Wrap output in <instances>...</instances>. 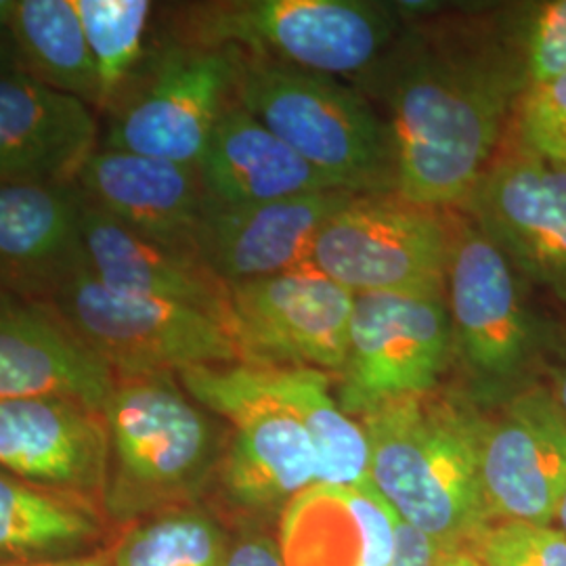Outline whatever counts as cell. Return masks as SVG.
<instances>
[{
	"label": "cell",
	"mask_w": 566,
	"mask_h": 566,
	"mask_svg": "<svg viewBox=\"0 0 566 566\" xmlns=\"http://www.w3.org/2000/svg\"><path fill=\"white\" fill-rule=\"evenodd\" d=\"M256 367L266 388L303 426L315 453V483L343 486L367 483L369 446L364 428L336 403L324 371L283 365Z\"/></svg>",
	"instance_id": "obj_25"
},
{
	"label": "cell",
	"mask_w": 566,
	"mask_h": 566,
	"mask_svg": "<svg viewBox=\"0 0 566 566\" xmlns=\"http://www.w3.org/2000/svg\"><path fill=\"white\" fill-rule=\"evenodd\" d=\"M451 224L403 198L357 196L329 219L311 264L348 292L443 294Z\"/></svg>",
	"instance_id": "obj_9"
},
{
	"label": "cell",
	"mask_w": 566,
	"mask_h": 566,
	"mask_svg": "<svg viewBox=\"0 0 566 566\" xmlns=\"http://www.w3.org/2000/svg\"><path fill=\"white\" fill-rule=\"evenodd\" d=\"M554 523H556V526H558V528H560V531L566 535V493L565 497H563V502H560V506H558V512H556Z\"/></svg>",
	"instance_id": "obj_39"
},
{
	"label": "cell",
	"mask_w": 566,
	"mask_h": 566,
	"mask_svg": "<svg viewBox=\"0 0 566 566\" xmlns=\"http://www.w3.org/2000/svg\"><path fill=\"white\" fill-rule=\"evenodd\" d=\"M518 273L566 306V170L518 151L486 170L464 203Z\"/></svg>",
	"instance_id": "obj_14"
},
{
	"label": "cell",
	"mask_w": 566,
	"mask_h": 566,
	"mask_svg": "<svg viewBox=\"0 0 566 566\" xmlns=\"http://www.w3.org/2000/svg\"><path fill=\"white\" fill-rule=\"evenodd\" d=\"M51 303L114 376L243 364L233 329L217 315L193 304L114 290L86 269Z\"/></svg>",
	"instance_id": "obj_6"
},
{
	"label": "cell",
	"mask_w": 566,
	"mask_h": 566,
	"mask_svg": "<svg viewBox=\"0 0 566 566\" xmlns=\"http://www.w3.org/2000/svg\"><path fill=\"white\" fill-rule=\"evenodd\" d=\"M481 481L500 521L554 525L566 493V418L546 388H528L483 422Z\"/></svg>",
	"instance_id": "obj_13"
},
{
	"label": "cell",
	"mask_w": 566,
	"mask_h": 566,
	"mask_svg": "<svg viewBox=\"0 0 566 566\" xmlns=\"http://www.w3.org/2000/svg\"><path fill=\"white\" fill-rule=\"evenodd\" d=\"M76 185L84 202L114 221L200 254L198 242L214 202L198 166L99 147Z\"/></svg>",
	"instance_id": "obj_16"
},
{
	"label": "cell",
	"mask_w": 566,
	"mask_h": 566,
	"mask_svg": "<svg viewBox=\"0 0 566 566\" xmlns=\"http://www.w3.org/2000/svg\"><path fill=\"white\" fill-rule=\"evenodd\" d=\"M518 133L523 151L566 170V76L526 88Z\"/></svg>",
	"instance_id": "obj_31"
},
{
	"label": "cell",
	"mask_w": 566,
	"mask_h": 566,
	"mask_svg": "<svg viewBox=\"0 0 566 566\" xmlns=\"http://www.w3.org/2000/svg\"><path fill=\"white\" fill-rule=\"evenodd\" d=\"M355 198L332 189L256 206L214 203L198 250L227 285L287 273L311 263L322 229Z\"/></svg>",
	"instance_id": "obj_18"
},
{
	"label": "cell",
	"mask_w": 566,
	"mask_h": 566,
	"mask_svg": "<svg viewBox=\"0 0 566 566\" xmlns=\"http://www.w3.org/2000/svg\"><path fill=\"white\" fill-rule=\"evenodd\" d=\"M0 470L102 507L107 474L102 409L70 397L0 401Z\"/></svg>",
	"instance_id": "obj_15"
},
{
	"label": "cell",
	"mask_w": 566,
	"mask_h": 566,
	"mask_svg": "<svg viewBox=\"0 0 566 566\" xmlns=\"http://www.w3.org/2000/svg\"><path fill=\"white\" fill-rule=\"evenodd\" d=\"M552 395H554V399H556V403L560 407V411L565 413L566 418V367L558 374V378H556V385H554V390H552Z\"/></svg>",
	"instance_id": "obj_38"
},
{
	"label": "cell",
	"mask_w": 566,
	"mask_h": 566,
	"mask_svg": "<svg viewBox=\"0 0 566 566\" xmlns=\"http://www.w3.org/2000/svg\"><path fill=\"white\" fill-rule=\"evenodd\" d=\"M472 546L483 566H566V535L554 525L500 521Z\"/></svg>",
	"instance_id": "obj_29"
},
{
	"label": "cell",
	"mask_w": 566,
	"mask_h": 566,
	"mask_svg": "<svg viewBox=\"0 0 566 566\" xmlns=\"http://www.w3.org/2000/svg\"><path fill=\"white\" fill-rule=\"evenodd\" d=\"M177 376L203 409L233 428L221 460V483L231 502L250 510L285 507L315 485L313 446L256 365H196Z\"/></svg>",
	"instance_id": "obj_7"
},
{
	"label": "cell",
	"mask_w": 566,
	"mask_h": 566,
	"mask_svg": "<svg viewBox=\"0 0 566 566\" xmlns=\"http://www.w3.org/2000/svg\"><path fill=\"white\" fill-rule=\"evenodd\" d=\"M439 556L441 552L426 535L399 521L397 547L390 566H437Z\"/></svg>",
	"instance_id": "obj_32"
},
{
	"label": "cell",
	"mask_w": 566,
	"mask_h": 566,
	"mask_svg": "<svg viewBox=\"0 0 566 566\" xmlns=\"http://www.w3.org/2000/svg\"><path fill=\"white\" fill-rule=\"evenodd\" d=\"M399 516L367 481L315 483L283 507V566H390Z\"/></svg>",
	"instance_id": "obj_21"
},
{
	"label": "cell",
	"mask_w": 566,
	"mask_h": 566,
	"mask_svg": "<svg viewBox=\"0 0 566 566\" xmlns=\"http://www.w3.org/2000/svg\"><path fill=\"white\" fill-rule=\"evenodd\" d=\"M397 67L390 91L395 191L424 208L465 203L516 95L526 91L516 53L420 46Z\"/></svg>",
	"instance_id": "obj_1"
},
{
	"label": "cell",
	"mask_w": 566,
	"mask_h": 566,
	"mask_svg": "<svg viewBox=\"0 0 566 566\" xmlns=\"http://www.w3.org/2000/svg\"><path fill=\"white\" fill-rule=\"evenodd\" d=\"M107 474L102 512L122 528L181 506L217 455V428L177 374L116 376L103 407Z\"/></svg>",
	"instance_id": "obj_3"
},
{
	"label": "cell",
	"mask_w": 566,
	"mask_h": 566,
	"mask_svg": "<svg viewBox=\"0 0 566 566\" xmlns=\"http://www.w3.org/2000/svg\"><path fill=\"white\" fill-rule=\"evenodd\" d=\"M235 51L177 42L154 61L105 118L103 149L198 166L235 102Z\"/></svg>",
	"instance_id": "obj_8"
},
{
	"label": "cell",
	"mask_w": 566,
	"mask_h": 566,
	"mask_svg": "<svg viewBox=\"0 0 566 566\" xmlns=\"http://www.w3.org/2000/svg\"><path fill=\"white\" fill-rule=\"evenodd\" d=\"M224 566H283L282 554L266 537H245L229 547Z\"/></svg>",
	"instance_id": "obj_33"
},
{
	"label": "cell",
	"mask_w": 566,
	"mask_h": 566,
	"mask_svg": "<svg viewBox=\"0 0 566 566\" xmlns=\"http://www.w3.org/2000/svg\"><path fill=\"white\" fill-rule=\"evenodd\" d=\"M9 36L20 72L97 112L99 82L74 0H18Z\"/></svg>",
	"instance_id": "obj_26"
},
{
	"label": "cell",
	"mask_w": 566,
	"mask_h": 566,
	"mask_svg": "<svg viewBox=\"0 0 566 566\" xmlns=\"http://www.w3.org/2000/svg\"><path fill=\"white\" fill-rule=\"evenodd\" d=\"M93 55L99 105L107 116L147 63V34L156 4L149 0H74Z\"/></svg>",
	"instance_id": "obj_27"
},
{
	"label": "cell",
	"mask_w": 566,
	"mask_h": 566,
	"mask_svg": "<svg viewBox=\"0 0 566 566\" xmlns=\"http://www.w3.org/2000/svg\"><path fill=\"white\" fill-rule=\"evenodd\" d=\"M451 329L468 364L491 378L521 374L542 346L516 269L479 224H451L447 266Z\"/></svg>",
	"instance_id": "obj_12"
},
{
	"label": "cell",
	"mask_w": 566,
	"mask_h": 566,
	"mask_svg": "<svg viewBox=\"0 0 566 566\" xmlns=\"http://www.w3.org/2000/svg\"><path fill=\"white\" fill-rule=\"evenodd\" d=\"M102 507L0 470V565L63 560L103 549Z\"/></svg>",
	"instance_id": "obj_24"
},
{
	"label": "cell",
	"mask_w": 566,
	"mask_h": 566,
	"mask_svg": "<svg viewBox=\"0 0 566 566\" xmlns=\"http://www.w3.org/2000/svg\"><path fill=\"white\" fill-rule=\"evenodd\" d=\"M114 382L55 304L0 290V401L70 397L103 411Z\"/></svg>",
	"instance_id": "obj_19"
},
{
	"label": "cell",
	"mask_w": 566,
	"mask_h": 566,
	"mask_svg": "<svg viewBox=\"0 0 566 566\" xmlns=\"http://www.w3.org/2000/svg\"><path fill=\"white\" fill-rule=\"evenodd\" d=\"M243 364L343 371L355 294L313 264L229 283Z\"/></svg>",
	"instance_id": "obj_11"
},
{
	"label": "cell",
	"mask_w": 566,
	"mask_h": 566,
	"mask_svg": "<svg viewBox=\"0 0 566 566\" xmlns=\"http://www.w3.org/2000/svg\"><path fill=\"white\" fill-rule=\"evenodd\" d=\"M15 67H18V61H15L11 36L0 39V72H9V70H15Z\"/></svg>",
	"instance_id": "obj_37"
},
{
	"label": "cell",
	"mask_w": 566,
	"mask_h": 566,
	"mask_svg": "<svg viewBox=\"0 0 566 566\" xmlns=\"http://www.w3.org/2000/svg\"><path fill=\"white\" fill-rule=\"evenodd\" d=\"M198 170L219 206H256L338 189L238 102L217 122Z\"/></svg>",
	"instance_id": "obj_23"
},
{
	"label": "cell",
	"mask_w": 566,
	"mask_h": 566,
	"mask_svg": "<svg viewBox=\"0 0 566 566\" xmlns=\"http://www.w3.org/2000/svg\"><path fill=\"white\" fill-rule=\"evenodd\" d=\"M437 566H483L479 560H476V556H472V554H468L464 549H460V552H449V554H441L439 556V563Z\"/></svg>",
	"instance_id": "obj_35"
},
{
	"label": "cell",
	"mask_w": 566,
	"mask_h": 566,
	"mask_svg": "<svg viewBox=\"0 0 566 566\" xmlns=\"http://www.w3.org/2000/svg\"><path fill=\"white\" fill-rule=\"evenodd\" d=\"M0 566H112L107 547L97 549L93 554L84 556H74V558H63V560H42V563H4Z\"/></svg>",
	"instance_id": "obj_34"
},
{
	"label": "cell",
	"mask_w": 566,
	"mask_h": 566,
	"mask_svg": "<svg viewBox=\"0 0 566 566\" xmlns=\"http://www.w3.org/2000/svg\"><path fill=\"white\" fill-rule=\"evenodd\" d=\"M451 317L443 294H357L340 401L346 413L430 392L446 364Z\"/></svg>",
	"instance_id": "obj_10"
},
{
	"label": "cell",
	"mask_w": 566,
	"mask_h": 566,
	"mask_svg": "<svg viewBox=\"0 0 566 566\" xmlns=\"http://www.w3.org/2000/svg\"><path fill=\"white\" fill-rule=\"evenodd\" d=\"M102 133L88 103L18 67L0 72V185L76 182Z\"/></svg>",
	"instance_id": "obj_17"
},
{
	"label": "cell",
	"mask_w": 566,
	"mask_h": 566,
	"mask_svg": "<svg viewBox=\"0 0 566 566\" xmlns=\"http://www.w3.org/2000/svg\"><path fill=\"white\" fill-rule=\"evenodd\" d=\"M179 41L233 46L327 76L355 74L380 57L392 11L361 0H235L185 9Z\"/></svg>",
	"instance_id": "obj_5"
},
{
	"label": "cell",
	"mask_w": 566,
	"mask_h": 566,
	"mask_svg": "<svg viewBox=\"0 0 566 566\" xmlns=\"http://www.w3.org/2000/svg\"><path fill=\"white\" fill-rule=\"evenodd\" d=\"M18 0H0V39L9 36V28L13 21Z\"/></svg>",
	"instance_id": "obj_36"
},
{
	"label": "cell",
	"mask_w": 566,
	"mask_h": 566,
	"mask_svg": "<svg viewBox=\"0 0 566 566\" xmlns=\"http://www.w3.org/2000/svg\"><path fill=\"white\" fill-rule=\"evenodd\" d=\"M233 51V95L245 112L338 189L365 196L395 187L392 135L355 91L327 74Z\"/></svg>",
	"instance_id": "obj_4"
},
{
	"label": "cell",
	"mask_w": 566,
	"mask_h": 566,
	"mask_svg": "<svg viewBox=\"0 0 566 566\" xmlns=\"http://www.w3.org/2000/svg\"><path fill=\"white\" fill-rule=\"evenodd\" d=\"M229 544L219 523L196 507H168L118 528L112 566H224Z\"/></svg>",
	"instance_id": "obj_28"
},
{
	"label": "cell",
	"mask_w": 566,
	"mask_h": 566,
	"mask_svg": "<svg viewBox=\"0 0 566 566\" xmlns=\"http://www.w3.org/2000/svg\"><path fill=\"white\" fill-rule=\"evenodd\" d=\"M82 243L84 269L95 280L120 292L193 304L233 329L229 285L198 252L149 240L86 202Z\"/></svg>",
	"instance_id": "obj_22"
},
{
	"label": "cell",
	"mask_w": 566,
	"mask_h": 566,
	"mask_svg": "<svg viewBox=\"0 0 566 566\" xmlns=\"http://www.w3.org/2000/svg\"><path fill=\"white\" fill-rule=\"evenodd\" d=\"M516 55L526 88L566 76V0L537 2L526 9Z\"/></svg>",
	"instance_id": "obj_30"
},
{
	"label": "cell",
	"mask_w": 566,
	"mask_h": 566,
	"mask_svg": "<svg viewBox=\"0 0 566 566\" xmlns=\"http://www.w3.org/2000/svg\"><path fill=\"white\" fill-rule=\"evenodd\" d=\"M369 483L441 554L474 544L489 526L481 481L483 422L424 395L364 411Z\"/></svg>",
	"instance_id": "obj_2"
},
{
	"label": "cell",
	"mask_w": 566,
	"mask_h": 566,
	"mask_svg": "<svg viewBox=\"0 0 566 566\" xmlns=\"http://www.w3.org/2000/svg\"><path fill=\"white\" fill-rule=\"evenodd\" d=\"M76 182L0 185V290L53 301L84 269Z\"/></svg>",
	"instance_id": "obj_20"
}]
</instances>
